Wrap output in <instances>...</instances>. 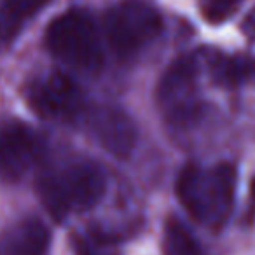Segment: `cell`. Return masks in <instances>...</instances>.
<instances>
[{
  "label": "cell",
  "instance_id": "1",
  "mask_svg": "<svg viewBox=\"0 0 255 255\" xmlns=\"http://www.w3.org/2000/svg\"><path fill=\"white\" fill-rule=\"evenodd\" d=\"M105 191V173L89 159H65L51 164L37 180L40 201L56 220L95 208Z\"/></svg>",
  "mask_w": 255,
  "mask_h": 255
},
{
  "label": "cell",
  "instance_id": "2",
  "mask_svg": "<svg viewBox=\"0 0 255 255\" xmlns=\"http://www.w3.org/2000/svg\"><path fill=\"white\" fill-rule=\"evenodd\" d=\"M236 168L229 163L215 166L189 164L177 180V196L189 215L210 229L226 226L234 208Z\"/></svg>",
  "mask_w": 255,
  "mask_h": 255
},
{
  "label": "cell",
  "instance_id": "3",
  "mask_svg": "<svg viewBox=\"0 0 255 255\" xmlns=\"http://www.w3.org/2000/svg\"><path fill=\"white\" fill-rule=\"evenodd\" d=\"M47 51L81 74H98L103 67L100 32L93 16L82 9H70L49 23L44 35Z\"/></svg>",
  "mask_w": 255,
  "mask_h": 255
},
{
  "label": "cell",
  "instance_id": "4",
  "mask_svg": "<svg viewBox=\"0 0 255 255\" xmlns=\"http://www.w3.org/2000/svg\"><path fill=\"white\" fill-rule=\"evenodd\" d=\"M161 30L163 18L147 0H121L105 16L107 40L119 60H133L142 54Z\"/></svg>",
  "mask_w": 255,
  "mask_h": 255
},
{
  "label": "cell",
  "instance_id": "5",
  "mask_svg": "<svg viewBox=\"0 0 255 255\" xmlns=\"http://www.w3.org/2000/svg\"><path fill=\"white\" fill-rule=\"evenodd\" d=\"M199 63L196 56H180L164 70L156 88V103L171 126H187L201 112Z\"/></svg>",
  "mask_w": 255,
  "mask_h": 255
},
{
  "label": "cell",
  "instance_id": "6",
  "mask_svg": "<svg viewBox=\"0 0 255 255\" xmlns=\"http://www.w3.org/2000/svg\"><path fill=\"white\" fill-rule=\"evenodd\" d=\"M25 95L30 109L53 123H74L88 112L81 88L68 75L58 72L30 81Z\"/></svg>",
  "mask_w": 255,
  "mask_h": 255
},
{
  "label": "cell",
  "instance_id": "7",
  "mask_svg": "<svg viewBox=\"0 0 255 255\" xmlns=\"http://www.w3.org/2000/svg\"><path fill=\"white\" fill-rule=\"evenodd\" d=\"M44 143L32 126L16 119L0 121V182L12 184L35 168Z\"/></svg>",
  "mask_w": 255,
  "mask_h": 255
},
{
  "label": "cell",
  "instance_id": "8",
  "mask_svg": "<svg viewBox=\"0 0 255 255\" xmlns=\"http://www.w3.org/2000/svg\"><path fill=\"white\" fill-rule=\"evenodd\" d=\"M88 131L98 145L117 159L131 156L138 140V129L131 117L114 105L91 109L84 116Z\"/></svg>",
  "mask_w": 255,
  "mask_h": 255
},
{
  "label": "cell",
  "instance_id": "9",
  "mask_svg": "<svg viewBox=\"0 0 255 255\" xmlns=\"http://www.w3.org/2000/svg\"><path fill=\"white\" fill-rule=\"evenodd\" d=\"M49 229L35 217L21 219L0 234V255H46Z\"/></svg>",
  "mask_w": 255,
  "mask_h": 255
},
{
  "label": "cell",
  "instance_id": "10",
  "mask_svg": "<svg viewBox=\"0 0 255 255\" xmlns=\"http://www.w3.org/2000/svg\"><path fill=\"white\" fill-rule=\"evenodd\" d=\"M208 70L215 84L222 88H238L255 82V58L247 54L213 53L208 58Z\"/></svg>",
  "mask_w": 255,
  "mask_h": 255
},
{
  "label": "cell",
  "instance_id": "11",
  "mask_svg": "<svg viewBox=\"0 0 255 255\" xmlns=\"http://www.w3.org/2000/svg\"><path fill=\"white\" fill-rule=\"evenodd\" d=\"M49 0H0V46L14 42Z\"/></svg>",
  "mask_w": 255,
  "mask_h": 255
},
{
  "label": "cell",
  "instance_id": "12",
  "mask_svg": "<svg viewBox=\"0 0 255 255\" xmlns=\"http://www.w3.org/2000/svg\"><path fill=\"white\" fill-rule=\"evenodd\" d=\"M164 255H206L194 234L178 219H168L163 238Z\"/></svg>",
  "mask_w": 255,
  "mask_h": 255
},
{
  "label": "cell",
  "instance_id": "13",
  "mask_svg": "<svg viewBox=\"0 0 255 255\" xmlns=\"http://www.w3.org/2000/svg\"><path fill=\"white\" fill-rule=\"evenodd\" d=\"M243 0H203V16L210 23H222L229 19Z\"/></svg>",
  "mask_w": 255,
  "mask_h": 255
},
{
  "label": "cell",
  "instance_id": "14",
  "mask_svg": "<svg viewBox=\"0 0 255 255\" xmlns=\"http://www.w3.org/2000/svg\"><path fill=\"white\" fill-rule=\"evenodd\" d=\"M243 32L247 33L248 39L255 40V7L252 9V11L247 14V18H245V21H243Z\"/></svg>",
  "mask_w": 255,
  "mask_h": 255
},
{
  "label": "cell",
  "instance_id": "15",
  "mask_svg": "<svg viewBox=\"0 0 255 255\" xmlns=\"http://www.w3.org/2000/svg\"><path fill=\"white\" fill-rule=\"evenodd\" d=\"M79 255H109L105 254V252H102V248L100 247H93L91 243H88V241H81L79 243Z\"/></svg>",
  "mask_w": 255,
  "mask_h": 255
},
{
  "label": "cell",
  "instance_id": "16",
  "mask_svg": "<svg viewBox=\"0 0 255 255\" xmlns=\"http://www.w3.org/2000/svg\"><path fill=\"white\" fill-rule=\"evenodd\" d=\"M250 199H252V205L255 206V177H254V180H252V184H250Z\"/></svg>",
  "mask_w": 255,
  "mask_h": 255
}]
</instances>
